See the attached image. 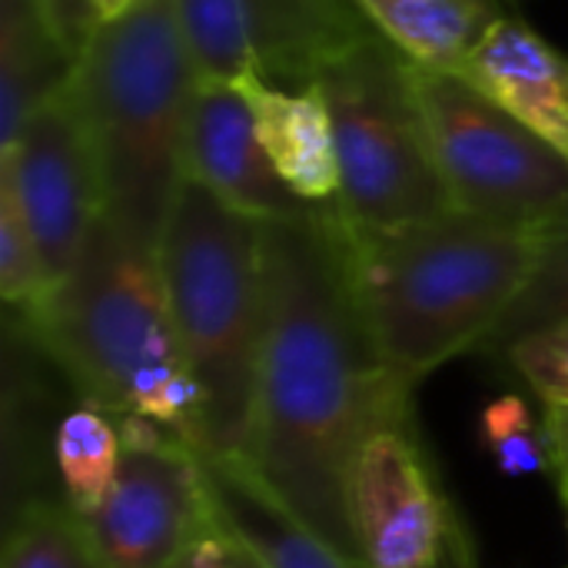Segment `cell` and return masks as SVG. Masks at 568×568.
Returning a JSON list of instances; mask_svg holds the SVG:
<instances>
[{
    "label": "cell",
    "mask_w": 568,
    "mask_h": 568,
    "mask_svg": "<svg viewBox=\"0 0 568 568\" xmlns=\"http://www.w3.org/2000/svg\"><path fill=\"white\" fill-rule=\"evenodd\" d=\"M0 293L20 320L37 316L53 296L40 246L7 186H0Z\"/></svg>",
    "instance_id": "obj_21"
},
{
    "label": "cell",
    "mask_w": 568,
    "mask_h": 568,
    "mask_svg": "<svg viewBox=\"0 0 568 568\" xmlns=\"http://www.w3.org/2000/svg\"><path fill=\"white\" fill-rule=\"evenodd\" d=\"M483 436H486L503 473L529 476V473L549 469V449H546L542 423L539 426L532 423L529 406L523 399H516V396L496 399L483 413Z\"/></svg>",
    "instance_id": "obj_22"
},
{
    "label": "cell",
    "mask_w": 568,
    "mask_h": 568,
    "mask_svg": "<svg viewBox=\"0 0 568 568\" xmlns=\"http://www.w3.org/2000/svg\"><path fill=\"white\" fill-rule=\"evenodd\" d=\"M173 568H263V562L210 513V526L193 539V546L176 559Z\"/></svg>",
    "instance_id": "obj_24"
},
{
    "label": "cell",
    "mask_w": 568,
    "mask_h": 568,
    "mask_svg": "<svg viewBox=\"0 0 568 568\" xmlns=\"http://www.w3.org/2000/svg\"><path fill=\"white\" fill-rule=\"evenodd\" d=\"M542 433L549 449V473L556 476L562 496H568V406H546Z\"/></svg>",
    "instance_id": "obj_26"
},
{
    "label": "cell",
    "mask_w": 568,
    "mask_h": 568,
    "mask_svg": "<svg viewBox=\"0 0 568 568\" xmlns=\"http://www.w3.org/2000/svg\"><path fill=\"white\" fill-rule=\"evenodd\" d=\"M200 80L310 87L376 27L356 0H176Z\"/></svg>",
    "instance_id": "obj_9"
},
{
    "label": "cell",
    "mask_w": 568,
    "mask_h": 568,
    "mask_svg": "<svg viewBox=\"0 0 568 568\" xmlns=\"http://www.w3.org/2000/svg\"><path fill=\"white\" fill-rule=\"evenodd\" d=\"M326 97L339 196L333 206L359 226H403L449 210L436 170L416 63L379 30L333 57L313 80Z\"/></svg>",
    "instance_id": "obj_6"
},
{
    "label": "cell",
    "mask_w": 568,
    "mask_h": 568,
    "mask_svg": "<svg viewBox=\"0 0 568 568\" xmlns=\"http://www.w3.org/2000/svg\"><path fill=\"white\" fill-rule=\"evenodd\" d=\"M456 503L409 426L379 429L353 466L349 523L366 568H439Z\"/></svg>",
    "instance_id": "obj_11"
},
{
    "label": "cell",
    "mask_w": 568,
    "mask_h": 568,
    "mask_svg": "<svg viewBox=\"0 0 568 568\" xmlns=\"http://www.w3.org/2000/svg\"><path fill=\"white\" fill-rule=\"evenodd\" d=\"M130 7H133V0H93V10H97L100 23L120 17V13H126Z\"/></svg>",
    "instance_id": "obj_28"
},
{
    "label": "cell",
    "mask_w": 568,
    "mask_h": 568,
    "mask_svg": "<svg viewBox=\"0 0 568 568\" xmlns=\"http://www.w3.org/2000/svg\"><path fill=\"white\" fill-rule=\"evenodd\" d=\"M60 40L80 57L93 30L100 27V17L93 10V0H37Z\"/></svg>",
    "instance_id": "obj_25"
},
{
    "label": "cell",
    "mask_w": 568,
    "mask_h": 568,
    "mask_svg": "<svg viewBox=\"0 0 568 568\" xmlns=\"http://www.w3.org/2000/svg\"><path fill=\"white\" fill-rule=\"evenodd\" d=\"M0 186L17 200L57 290L103 216L97 156L67 87L0 146Z\"/></svg>",
    "instance_id": "obj_10"
},
{
    "label": "cell",
    "mask_w": 568,
    "mask_h": 568,
    "mask_svg": "<svg viewBox=\"0 0 568 568\" xmlns=\"http://www.w3.org/2000/svg\"><path fill=\"white\" fill-rule=\"evenodd\" d=\"M366 20L416 67L459 73L513 0H356Z\"/></svg>",
    "instance_id": "obj_17"
},
{
    "label": "cell",
    "mask_w": 568,
    "mask_h": 568,
    "mask_svg": "<svg viewBox=\"0 0 568 568\" xmlns=\"http://www.w3.org/2000/svg\"><path fill=\"white\" fill-rule=\"evenodd\" d=\"M77 60L37 0H0V146L70 83Z\"/></svg>",
    "instance_id": "obj_16"
},
{
    "label": "cell",
    "mask_w": 568,
    "mask_h": 568,
    "mask_svg": "<svg viewBox=\"0 0 568 568\" xmlns=\"http://www.w3.org/2000/svg\"><path fill=\"white\" fill-rule=\"evenodd\" d=\"M210 513L233 532L263 568H366L303 526L243 459L200 453Z\"/></svg>",
    "instance_id": "obj_14"
},
{
    "label": "cell",
    "mask_w": 568,
    "mask_h": 568,
    "mask_svg": "<svg viewBox=\"0 0 568 568\" xmlns=\"http://www.w3.org/2000/svg\"><path fill=\"white\" fill-rule=\"evenodd\" d=\"M336 220L376 346L413 389L449 359L483 353L539 243V220H493L453 206L403 226H359L339 210Z\"/></svg>",
    "instance_id": "obj_2"
},
{
    "label": "cell",
    "mask_w": 568,
    "mask_h": 568,
    "mask_svg": "<svg viewBox=\"0 0 568 568\" xmlns=\"http://www.w3.org/2000/svg\"><path fill=\"white\" fill-rule=\"evenodd\" d=\"M196 87L176 0H133L103 20L67 83L97 156L103 213L153 243L183 183Z\"/></svg>",
    "instance_id": "obj_4"
},
{
    "label": "cell",
    "mask_w": 568,
    "mask_h": 568,
    "mask_svg": "<svg viewBox=\"0 0 568 568\" xmlns=\"http://www.w3.org/2000/svg\"><path fill=\"white\" fill-rule=\"evenodd\" d=\"M156 260L200 393V453L246 459L263 336V220L183 180Z\"/></svg>",
    "instance_id": "obj_5"
},
{
    "label": "cell",
    "mask_w": 568,
    "mask_h": 568,
    "mask_svg": "<svg viewBox=\"0 0 568 568\" xmlns=\"http://www.w3.org/2000/svg\"><path fill=\"white\" fill-rule=\"evenodd\" d=\"M559 326H568V203L539 220L532 270L483 353L506 356L519 339Z\"/></svg>",
    "instance_id": "obj_18"
},
{
    "label": "cell",
    "mask_w": 568,
    "mask_h": 568,
    "mask_svg": "<svg viewBox=\"0 0 568 568\" xmlns=\"http://www.w3.org/2000/svg\"><path fill=\"white\" fill-rule=\"evenodd\" d=\"M120 449H123L120 419L103 406L83 403L60 419L53 453L63 479L67 506L77 516L93 513L106 496L120 466Z\"/></svg>",
    "instance_id": "obj_19"
},
{
    "label": "cell",
    "mask_w": 568,
    "mask_h": 568,
    "mask_svg": "<svg viewBox=\"0 0 568 568\" xmlns=\"http://www.w3.org/2000/svg\"><path fill=\"white\" fill-rule=\"evenodd\" d=\"M120 466L83 519L106 568H173L210 526L203 459L183 436L140 419H120Z\"/></svg>",
    "instance_id": "obj_8"
},
{
    "label": "cell",
    "mask_w": 568,
    "mask_h": 568,
    "mask_svg": "<svg viewBox=\"0 0 568 568\" xmlns=\"http://www.w3.org/2000/svg\"><path fill=\"white\" fill-rule=\"evenodd\" d=\"M233 83L246 93L260 140L283 183L303 203H333L339 196V150L320 87L310 83L290 90L260 77H243Z\"/></svg>",
    "instance_id": "obj_15"
},
{
    "label": "cell",
    "mask_w": 568,
    "mask_h": 568,
    "mask_svg": "<svg viewBox=\"0 0 568 568\" xmlns=\"http://www.w3.org/2000/svg\"><path fill=\"white\" fill-rule=\"evenodd\" d=\"M413 423V386L376 346L333 203L263 220V336L246 466L316 536L356 556L359 449Z\"/></svg>",
    "instance_id": "obj_1"
},
{
    "label": "cell",
    "mask_w": 568,
    "mask_h": 568,
    "mask_svg": "<svg viewBox=\"0 0 568 568\" xmlns=\"http://www.w3.org/2000/svg\"><path fill=\"white\" fill-rule=\"evenodd\" d=\"M562 499H566V509H568V496H562Z\"/></svg>",
    "instance_id": "obj_29"
},
{
    "label": "cell",
    "mask_w": 568,
    "mask_h": 568,
    "mask_svg": "<svg viewBox=\"0 0 568 568\" xmlns=\"http://www.w3.org/2000/svg\"><path fill=\"white\" fill-rule=\"evenodd\" d=\"M439 568H483L476 536H473V529H469V523H466V516L459 509H453L449 542H446V556H443Z\"/></svg>",
    "instance_id": "obj_27"
},
{
    "label": "cell",
    "mask_w": 568,
    "mask_h": 568,
    "mask_svg": "<svg viewBox=\"0 0 568 568\" xmlns=\"http://www.w3.org/2000/svg\"><path fill=\"white\" fill-rule=\"evenodd\" d=\"M0 568H106V562L67 503L33 499L7 529Z\"/></svg>",
    "instance_id": "obj_20"
},
{
    "label": "cell",
    "mask_w": 568,
    "mask_h": 568,
    "mask_svg": "<svg viewBox=\"0 0 568 568\" xmlns=\"http://www.w3.org/2000/svg\"><path fill=\"white\" fill-rule=\"evenodd\" d=\"M183 180L253 220L296 216L313 206L276 173L240 83L200 80L183 140Z\"/></svg>",
    "instance_id": "obj_12"
},
{
    "label": "cell",
    "mask_w": 568,
    "mask_h": 568,
    "mask_svg": "<svg viewBox=\"0 0 568 568\" xmlns=\"http://www.w3.org/2000/svg\"><path fill=\"white\" fill-rule=\"evenodd\" d=\"M27 336L116 419H150L200 449V393L180 349L156 243L100 216Z\"/></svg>",
    "instance_id": "obj_3"
},
{
    "label": "cell",
    "mask_w": 568,
    "mask_h": 568,
    "mask_svg": "<svg viewBox=\"0 0 568 568\" xmlns=\"http://www.w3.org/2000/svg\"><path fill=\"white\" fill-rule=\"evenodd\" d=\"M546 406H568V326L519 339L503 356Z\"/></svg>",
    "instance_id": "obj_23"
},
{
    "label": "cell",
    "mask_w": 568,
    "mask_h": 568,
    "mask_svg": "<svg viewBox=\"0 0 568 568\" xmlns=\"http://www.w3.org/2000/svg\"><path fill=\"white\" fill-rule=\"evenodd\" d=\"M436 170L453 210L542 220L568 203V160L463 73L416 67Z\"/></svg>",
    "instance_id": "obj_7"
},
{
    "label": "cell",
    "mask_w": 568,
    "mask_h": 568,
    "mask_svg": "<svg viewBox=\"0 0 568 568\" xmlns=\"http://www.w3.org/2000/svg\"><path fill=\"white\" fill-rule=\"evenodd\" d=\"M459 73L568 160V57L519 13L503 17Z\"/></svg>",
    "instance_id": "obj_13"
}]
</instances>
